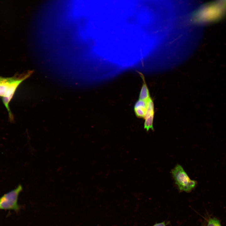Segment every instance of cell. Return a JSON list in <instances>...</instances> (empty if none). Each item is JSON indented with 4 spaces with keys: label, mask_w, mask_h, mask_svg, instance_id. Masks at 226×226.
<instances>
[{
    "label": "cell",
    "mask_w": 226,
    "mask_h": 226,
    "mask_svg": "<svg viewBox=\"0 0 226 226\" xmlns=\"http://www.w3.org/2000/svg\"><path fill=\"white\" fill-rule=\"evenodd\" d=\"M226 13V4L217 0L203 6L194 14V23H200L218 19Z\"/></svg>",
    "instance_id": "1"
},
{
    "label": "cell",
    "mask_w": 226,
    "mask_h": 226,
    "mask_svg": "<svg viewBox=\"0 0 226 226\" xmlns=\"http://www.w3.org/2000/svg\"><path fill=\"white\" fill-rule=\"evenodd\" d=\"M171 173L175 183L181 191L189 192L196 187V181L190 179L180 164H177L171 170Z\"/></svg>",
    "instance_id": "2"
},
{
    "label": "cell",
    "mask_w": 226,
    "mask_h": 226,
    "mask_svg": "<svg viewBox=\"0 0 226 226\" xmlns=\"http://www.w3.org/2000/svg\"><path fill=\"white\" fill-rule=\"evenodd\" d=\"M23 191L22 186L19 184L16 188L4 194L0 197V209L19 210V196Z\"/></svg>",
    "instance_id": "3"
},
{
    "label": "cell",
    "mask_w": 226,
    "mask_h": 226,
    "mask_svg": "<svg viewBox=\"0 0 226 226\" xmlns=\"http://www.w3.org/2000/svg\"><path fill=\"white\" fill-rule=\"evenodd\" d=\"M138 73L142 78L143 81V83L139 95V99L141 100H147L150 98L149 91L145 81L143 75L140 72H138Z\"/></svg>",
    "instance_id": "4"
},
{
    "label": "cell",
    "mask_w": 226,
    "mask_h": 226,
    "mask_svg": "<svg viewBox=\"0 0 226 226\" xmlns=\"http://www.w3.org/2000/svg\"><path fill=\"white\" fill-rule=\"evenodd\" d=\"M154 115V105L152 100L150 98L147 100V106L144 116L145 118Z\"/></svg>",
    "instance_id": "5"
},
{
    "label": "cell",
    "mask_w": 226,
    "mask_h": 226,
    "mask_svg": "<svg viewBox=\"0 0 226 226\" xmlns=\"http://www.w3.org/2000/svg\"><path fill=\"white\" fill-rule=\"evenodd\" d=\"M207 226H222L220 220L215 217H209L207 220Z\"/></svg>",
    "instance_id": "6"
},
{
    "label": "cell",
    "mask_w": 226,
    "mask_h": 226,
    "mask_svg": "<svg viewBox=\"0 0 226 226\" xmlns=\"http://www.w3.org/2000/svg\"><path fill=\"white\" fill-rule=\"evenodd\" d=\"M153 115L147 118H145L144 122V127L147 130L150 129H153Z\"/></svg>",
    "instance_id": "7"
},
{
    "label": "cell",
    "mask_w": 226,
    "mask_h": 226,
    "mask_svg": "<svg viewBox=\"0 0 226 226\" xmlns=\"http://www.w3.org/2000/svg\"><path fill=\"white\" fill-rule=\"evenodd\" d=\"M147 106V100H140L135 104L134 109H141L146 110Z\"/></svg>",
    "instance_id": "8"
},
{
    "label": "cell",
    "mask_w": 226,
    "mask_h": 226,
    "mask_svg": "<svg viewBox=\"0 0 226 226\" xmlns=\"http://www.w3.org/2000/svg\"><path fill=\"white\" fill-rule=\"evenodd\" d=\"M135 111L137 116L140 117L144 116L146 110L141 109H135Z\"/></svg>",
    "instance_id": "9"
},
{
    "label": "cell",
    "mask_w": 226,
    "mask_h": 226,
    "mask_svg": "<svg viewBox=\"0 0 226 226\" xmlns=\"http://www.w3.org/2000/svg\"><path fill=\"white\" fill-rule=\"evenodd\" d=\"M153 226H166L165 223L164 221L161 223H156Z\"/></svg>",
    "instance_id": "10"
},
{
    "label": "cell",
    "mask_w": 226,
    "mask_h": 226,
    "mask_svg": "<svg viewBox=\"0 0 226 226\" xmlns=\"http://www.w3.org/2000/svg\"><path fill=\"white\" fill-rule=\"evenodd\" d=\"M4 78L0 77V82L2 81L4 79Z\"/></svg>",
    "instance_id": "11"
}]
</instances>
